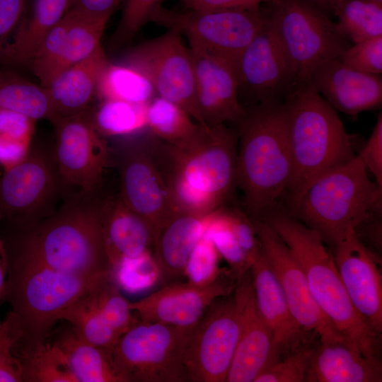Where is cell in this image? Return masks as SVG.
I'll return each instance as SVG.
<instances>
[{
    "label": "cell",
    "mask_w": 382,
    "mask_h": 382,
    "mask_svg": "<svg viewBox=\"0 0 382 382\" xmlns=\"http://www.w3.org/2000/svg\"><path fill=\"white\" fill-rule=\"evenodd\" d=\"M238 132L225 124L199 126L187 141L158 139L149 151L178 212L205 216L224 206L236 187Z\"/></svg>",
    "instance_id": "1"
},
{
    "label": "cell",
    "mask_w": 382,
    "mask_h": 382,
    "mask_svg": "<svg viewBox=\"0 0 382 382\" xmlns=\"http://www.w3.org/2000/svg\"><path fill=\"white\" fill-rule=\"evenodd\" d=\"M100 202L98 191L69 193L52 214L19 231L11 253L69 274L95 279L111 275Z\"/></svg>",
    "instance_id": "2"
},
{
    "label": "cell",
    "mask_w": 382,
    "mask_h": 382,
    "mask_svg": "<svg viewBox=\"0 0 382 382\" xmlns=\"http://www.w3.org/2000/svg\"><path fill=\"white\" fill-rule=\"evenodd\" d=\"M8 270L2 299L12 308L6 323L21 357L41 348L60 313L103 278L61 272L15 253H7Z\"/></svg>",
    "instance_id": "3"
},
{
    "label": "cell",
    "mask_w": 382,
    "mask_h": 382,
    "mask_svg": "<svg viewBox=\"0 0 382 382\" xmlns=\"http://www.w3.org/2000/svg\"><path fill=\"white\" fill-rule=\"evenodd\" d=\"M283 109L291 163L286 192L294 208L316 180L355 155L335 110L308 83L296 84Z\"/></svg>",
    "instance_id": "4"
},
{
    "label": "cell",
    "mask_w": 382,
    "mask_h": 382,
    "mask_svg": "<svg viewBox=\"0 0 382 382\" xmlns=\"http://www.w3.org/2000/svg\"><path fill=\"white\" fill-rule=\"evenodd\" d=\"M238 125L236 187L247 214L260 219L286 192L291 178L283 103L247 108Z\"/></svg>",
    "instance_id": "5"
},
{
    "label": "cell",
    "mask_w": 382,
    "mask_h": 382,
    "mask_svg": "<svg viewBox=\"0 0 382 382\" xmlns=\"http://www.w3.org/2000/svg\"><path fill=\"white\" fill-rule=\"evenodd\" d=\"M261 219L289 248L303 269L314 300L339 332L365 353L377 356L379 335L353 306L334 255L327 249L320 234L285 213L268 212Z\"/></svg>",
    "instance_id": "6"
},
{
    "label": "cell",
    "mask_w": 382,
    "mask_h": 382,
    "mask_svg": "<svg viewBox=\"0 0 382 382\" xmlns=\"http://www.w3.org/2000/svg\"><path fill=\"white\" fill-rule=\"evenodd\" d=\"M381 188L370 180L358 156L325 173L294 207L302 222L335 245L346 234L381 209Z\"/></svg>",
    "instance_id": "7"
},
{
    "label": "cell",
    "mask_w": 382,
    "mask_h": 382,
    "mask_svg": "<svg viewBox=\"0 0 382 382\" xmlns=\"http://www.w3.org/2000/svg\"><path fill=\"white\" fill-rule=\"evenodd\" d=\"M260 8L296 73L308 83L320 63L337 59L353 44L311 0H263Z\"/></svg>",
    "instance_id": "8"
},
{
    "label": "cell",
    "mask_w": 382,
    "mask_h": 382,
    "mask_svg": "<svg viewBox=\"0 0 382 382\" xmlns=\"http://www.w3.org/2000/svg\"><path fill=\"white\" fill-rule=\"evenodd\" d=\"M192 328L137 322L112 352L123 381L188 382L184 357Z\"/></svg>",
    "instance_id": "9"
},
{
    "label": "cell",
    "mask_w": 382,
    "mask_h": 382,
    "mask_svg": "<svg viewBox=\"0 0 382 382\" xmlns=\"http://www.w3.org/2000/svg\"><path fill=\"white\" fill-rule=\"evenodd\" d=\"M66 191L53 149L32 145L23 160L0 174V220L18 231L30 229L57 210Z\"/></svg>",
    "instance_id": "10"
},
{
    "label": "cell",
    "mask_w": 382,
    "mask_h": 382,
    "mask_svg": "<svg viewBox=\"0 0 382 382\" xmlns=\"http://www.w3.org/2000/svg\"><path fill=\"white\" fill-rule=\"evenodd\" d=\"M150 21L186 35L191 47L233 62L265 24L260 4L241 8L188 11L168 10L161 6Z\"/></svg>",
    "instance_id": "11"
},
{
    "label": "cell",
    "mask_w": 382,
    "mask_h": 382,
    "mask_svg": "<svg viewBox=\"0 0 382 382\" xmlns=\"http://www.w3.org/2000/svg\"><path fill=\"white\" fill-rule=\"evenodd\" d=\"M122 62L142 72L158 96L181 107L197 124L208 127L197 102L190 50L180 33L169 30L145 42L131 50Z\"/></svg>",
    "instance_id": "12"
},
{
    "label": "cell",
    "mask_w": 382,
    "mask_h": 382,
    "mask_svg": "<svg viewBox=\"0 0 382 382\" xmlns=\"http://www.w3.org/2000/svg\"><path fill=\"white\" fill-rule=\"evenodd\" d=\"M240 325L233 291L217 299L192 328L184 364L190 382H226Z\"/></svg>",
    "instance_id": "13"
},
{
    "label": "cell",
    "mask_w": 382,
    "mask_h": 382,
    "mask_svg": "<svg viewBox=\"0 0 382 382\" xmlns=\"http://www.w3.org/2000/svg\"><path fill=\"white\" fill-rule=\"evenodd\" d=\"M238 96L245 108L284 103L298 83L294 69L265 21L260 33L234 61Z\"/></svg>",
    "instance_id": "14"
},
{
    "label": "cell",
    "mask_w": 382,
    "mask_h": 382,
    "mask_svg": "<svg viewBox=\"0 0 382 382\" xmlns=\"http://www.w3.org/2000/svg\"><path fill=\"white\" fill-rule=\"evenodd\" d=\"M54 155L67 190L98 191L110 158L108 147L97 131L92 111L62 118L53 123Z\"/></svg>",
    "instance_id": "15"
},
{
    "label": "cell",
    "mask_w": 382,
    "mask_h": 382,
    "mask_svg": "<svg viewBox=\"0 0 382 382\" xmlns=\"http://www.w3.org/2000/svg\"><path fill=\"white\" fill-rule=\"evenodd\" d=\"M252 220L261 250L298 325L320 342L344 338L314 300L303 269L289 248L265 221Z\"/></svg>",
    "instance_id": "16"
},
{
    "label": "cell",
    "mask_w": 382,
    "mask_h": 382,
    "mask_svg": "<svg viewBox=\"0 0 382 382\" xmlns=\"http://www.w3.org/2000/svg\"><path fill=\"white\" fill-rule=\"evenodd\" d=\"M119 195L151 228L153 236L178 210L149 148L130 145L117 156Z\"/></svg>",
    "instance_id": "17"
},
{
    "label": "cell",
    "mask_w": 382,
    "mask_h": 382,
    "mask_svg": "<svg viewBox=\"0 0 382 382\" xmlns=\"http://www.w3.org/2000/svg\"><path fill=\"white\" fill-rule=\"evenodd\" d=\"M234 279L232 271L224 268L209 284H170L137 301H129V307L140 321L192 328L217 299L234 291Z\"/></svg>",
    "instance_id": "18"
},
{
    "label": "cell",
    "mask_w": 382,
    "mask_h": 382,
    "mask_svg": "<svg viewBox=\"0 0 382 382\" xmlns=\"http://www.w3.org/2000/svg\"><path fill=\"white\" fill-rule=\"evenodd\" d=\"M233 294L240 332L226 382H254L280 354L257 307L250 270L236 279Z\"/></svg>",
    "instance_id": "19"
},
{
    "label": "cell",
    "mask_w": 382,
    "mask_h": 382,
    "mask_svg": "<svg viewBox=\"0 0 382 382\" xmlns=\"http://www.w3.org/2000/svg\"><path fill=\"white\" fill-rule=\"evenodd\" d=\"M335 262L348 296L378 335L382 331V278L374 254L354 230L335 245Z\"/></svg>",
    "instance_id": "20"
},
{
    "label": "cell",
    "mask_w": 382,
    "mask_h": 382,
    "mask_svg": "<svg viewBox=\"0 0 382 382\" xmlns=\"http://www.w3.org/2000/svg\"><path fill=\"white\" fill-rule=\"evenodd\" d=\"M189 50L197 102L206 125L213 127L228 122L238 124L246 108L238 98L234 62L197 47H190Z\"/></svg>",
    "instance_id": "21"
},
{
    "label": "cell",
    "mask_w": 382,
    "mask_h": 382,
    "mask_svg": "<svg viewBox=\"0 0 382 382\" xmlns=\"http://www.w3.org/2000/svg\"><path fill=\"white\" fill-rule=\"evenodd\" d=\"M308 83L334 108L348 115L379 109L382 78L354 70L338 59L320 63Z\"/></svg>",
    "instance_id": "22"
},
{
    "label": "cell",
    "mask_w": 382,
    "mask_h": 382,
    "mask_svg": "<svg viewBox=\"0 0 382 382\" xmlns=\"http://www.w3.org/2000/svg\"><path fill=\"white\" fill-rule=\"evenodd\" d=\"M250 271L257 307L273 334L281 358L309 342L308 334L295 320L262 250Z\"/></svg>",
    "instance_id": "23"
},
{
    "label": "cell",
    "mask_w": 382,
    "mask_h": 382,
    "mask_svg": "<svg viewBox=\"0 0 382 382\" xmlns=\"http://www.w3.org/2000/svg\"><path fill=\"white\" fill-rule=\"evenodd\" d=\"M382 366L377 356L365 353L344 337L320 342L311 359L306 382H381Z\"/></svg>",
    "instance_id": "24"
},
{
    "label": "cell",
    "mask_w": 382,
    "mask_h": 382,
    "mask_svg": "<svg viewBox=\"0 0 382 382\" xmlns=\"http://www.w3.org/2000/svg\"><path fill=\"white\" fill-rule=\"evenodd\" d=\"M99 216L112 270L123 259L151 250L153 233L150 226L125 204L118 194L100 198Z\"/></svg>",
    "instance_id": "25"
},
{
    "label": "cell",
    "mask_w": 382,
    "mask_h": 382,
    "mask_svg": "<svg viewBox=\"0 0 382 382\" xmlns=\"http://www.w3.org/2000/svg\"><path fill=\"white\" fill-rule=\"evenodd\" d=\"M108 61L100 45L85 60L59 73L45 87L50 101L52 124L90 109L99 76Z\"/></svg>",
    "instance_id": "26"
},
{
    "label": "cell",
    "mask_w": 382,
    "mask_h": 382,
    "mask_svg": "<svg viewBox=\"0 0 382 382\" xmlns=\"http://www.w3.org/2000/svg\"><path fill=\"white\" fill-rule=\"evenodd\" d=\"M204 216L177 212L153 236V255L166 279L185 275L187 260L204 231Z\"/></svg>",
    "instance_id": "27"
},
{
    "label": "cell",
    "mask_w": 382,
    "mask_h": 382,
    "mask_svg": "<svg viewBox=\"0 0 382 382\" xmlns=\"http://www.w3.org/2000/svg\"><path fill=\"white\" fill-rule=\"evenodd\" d=\"M20 25L4 47L0 63L29 64L47 33L71 8L73 0H31Z\"/></svg>",
    "instance_id": "28"
},
{
    "label": "cell",
    "mask_w": 382,
    "mask_h": 382,
    "mask_svg": "<svg viewBox=\"0 0 382 382\" xmlns=\"http://www.w3.org/2000/svg\"><path fill=\"white\" fill-rule=\"evenodd\" d=\"M53 344L60 350L76 382H124L112 352L80 339L71 328Z\"/></svg>",
    "instance_id": "29"
},
{
    "label": "cell",
    "mask_w": 382,
    "mask_h": 382,
    "mask_svg": "<svg viewBox=\"0 0 382 382\" xmlns=\"http://www.w3.org/2000/svg\"><path fill=\"white\" fill-rule=\"evenodd\" d=\"M156 91L149 79L137 69L125 63L109 61L99 76L96 95L103 100L147 103Z\"/></svg>",
    "instance_id": "30"
},
{
    "label": "cell",
    "mask_w": 382,
    "mask_h": 382,
    "mask_svg": "<svg viewBox=\"0 0 382 382\" xmlns=\"http://www.w3.org/2000/svg\"><path fill=\"white\" fill-rule=\"evenodd\" d=\"M0 108L21 113L35 121L52 120L46 88L8 71H0Z\"/></svg>",
    "instance_id": "31"
},
{
    "label": "cell",
    "mask_w": 382,
    "mask_h": 382,
    "mask_svg": "<svg viewBox=\"0 0 382 382\" xmlns=\"http://www.w3.org/2000/svg\"><path fill=\"white\" fill-rule=\"evenodd\" d=\"M91 290L64 310L59 315V320L69 323L80 339L112 352L121 336L99 313Z\"/></svg>",
    "instance_id": "32"
},
{
    "label": "cell",
    "mask_w": 382,
    "mask_h": 382,
    "mask_svg": "<svg viewBox=\"0 0 382 382\" xmlns=\"http://www.w3.org/2000/svg\"><path fill=\"white\" fill-rule=\"evenodd\" d=\"M200 125L181 107L158 96L146 107V127L163 141L177 144L188 140L198 131Z\"/></svg>",
    "instance_id": "33"
},
{
    "label": "cell",
    "mask_w": 382,
    "mask_h": 382,
    "mask_svg": "<svg viewBox=\"0 0 382 382\" xmlns=\"http://www.w3.org/2000/svg\"><path fill=\"white\" fill-rule=\"evenodd\" d=\"M70 14L58 74L93 54L100 46V39L108 21L86 16L73 8L70 9Z\"/></svg>",
    "instance_id": "34"
},
{
    "label": "cell",
    "mask_w": 382,
    "mask_h": 382,
    "mask_svg": "<svg viewBox=\"0 0 382 382\" xmlns=\"http://www.w3.org/2000/svg\"><path fill=\"white\" fill-rule=\"evenodd\" d=\"M335 16L339 30L352 44L382 35V4L342 0Z\"/></svg>",
    "instance_id": "35"
},
{
    "label": "cell",
    "mask_w": 382,
    "mask_h": 382,
    "mask_svg": "<svg viewBox=\"0 0 382 382\" xmlns=\"http://www.w3.org/2000/svg\"><path fill=\"white\" fill-rule=\"evenodd\" d=\"M147 103L101 100L96 110L92 111L95 127L102 136H123L139 132L146 127Z\"/></svg>",
    "instance_id": "36"
},
{
    "label": "cell",
    "mask_w": 382,
    "mask_h": 382,
    "mask_svg": "<svg viewBox=\"0 0 382 382\" xmlns=\"http://www.w3.org/2000/svg\"><path fill=\"white\" fill-rule=\"evenodd\" d=\"M204 223L202 236L212 242L219 255L231 266L236 279L248 271L253 262L233 232L228 207L222 206L205 215Z\"/></svg>",
    "instance_id": "37"
},
{
    "label": "cell",
    "mask_w": 382,
    "mask_h": 382,
    "mask_svg": "<svg viewBox=\"0 0 382 382\" xmlns=\"http://www.w3.org/2000/svg\"><path fill=\"white\" fill-rule=\"evenodd\" d=\"M23 369L24 381L76 382L60 350L47 342L37 350L17 357Z\"/></svg>",
    "instance_id": "38"
},
{
    "label": "cell",
    "mask_w": 382,
    "mask_h": 382,
    "mask_svg": "<svg viewBox=\"0 0 382 382\" xmlns=\"http://www.w3.org/2000/svg\"><path fill=\"white\" fill-rule=\"evenodd\" d=\"M91 294L100 315L120 336L138 322L112 275L98 284Z\"/></svg>",
    "instance_id": "39"
},
{
    "label": "cell",
    "mask_w": 382,
    "mask_h": 382,
    "mask_svg": "<svg viewBox=\"0 0 382 382\" xmlns=\"http://www.w3.org/2000/svg\"><path fill=\"white\" fill-rule=\"evenodd\" d=\"M70 19L69 10L44 37L29 63L40 85L44 87L47 86L59 72Z\"/></svg>",
    "instance_id": "40"
},
{
    "label": "cell",
    "mask_w": 382,
    "mask_h": 382,
    "mask_svg": "<svg viewBox=\"0 0 382 382\" xmlns=\"http://www.w3.org/2000/svg\"><path fill=\"white\" fill-rule=\"evenodd\" d=\"M112 276L119 288L132 294L151 288L161 277L151 250L135 257L123 259L112 269Z\"/></svg>",
    "instance_id": "41"
},
{
    "label": "cell",
    "mask_w": 382,
    "mask_h": 382,
    "mask_svg": "<svg viewBox=\"0 0 382 382\" xmlns=\"http://www.w3.org/2000/svg\"><path fill=\"white\" fill-rule=\"evenodd\" d=\"M315 347L311 341L302 345L272 364L254 382H306Z\"/></svg>",
    "instance_id": "42"
},
{
    "label": "cell",
    "mask_w": 382,
    "mask_h": 382,
    "mask_svg": "<svg viewBox=\"0 0 382 382\" xmlns=\"http://www.w3.org/2000/svg\"><path fill=\"white\" fill-rule=\"evenodd\" d=\"M219 256L212 242L202 236L193 248L185 266V275L188 282L203 286L215 281L224 270L218 267Z\"/></svg>",
    "instance_id": "43"
},
{
    "label": "cell",
    "mask_w": 382,
    "mask_h": 382,
    "mask_svg": "<svg viewBox=\"0 0 382 382\" xmlns=\"http://www.w3.org/2000/svg\"><path fill=\"white\" fill-rule=\"evenodd\" d=\"M122 17L113 35V44L119 45L130 40L150 21L163 0H123Z\"/></svg>",
    "instance_id": "44"
},
{
    "label": "cell",
    "mask_w": 382,
    "mask_h": 382,
    "mask_svg": "<svg viewBox=\"0 0 382 382\" xmlns=\"http://www.w3.org/2000/svg\"><path fill=\"white\" fill-rule=\"evenodd\" d=\"M337 59L354 70L381 74L382 35L353 44Z\"/></svg>",
    "instance_id": "45"
},
{
    "label": "cell",
    "mask_w": 382,
    "mask_h": 382,
    "mask_svg": "<svg viewBox=\"0 0 382 382\" xmlns=\"http://www.w3.org/2000/svg\"><path fill=\"white\" fill-rule=\"evenodd\" d=\"M31 0H0V57L23 19Z\"/></svg>",
    "instance_id": "46"
},
{
    "label": "cell",
    "mask_w": 382,
    "mask_h": 382,
    "mask_svg": "<svg viewBox=\"0 0 382 382\" xmlns=\"http://www.w3.org/2000/svg\"><path fill=\"white\" fill-rule=\"evenodd\" d=\"M367 170L382 187V115H378L375 126L364 147L357 155Z\"/></svg>",
    "instance_id": "47"
},
{
    "label": "cell",
    "mask_w": 382,
    "mask_h": 382,
    "mask_svg": "<svg viewBox=\"0 0 382 382\" xmlns=\"http://www.w3.org/2000/svg\"><path fill=\"white\" fill-rule=\"evenodd\" d=\"M123 0H73L71 8L94 18L109 19Z\"/></svg>",
    "instance_id": "48"
},
{
    "label": "cell",
    "mask_w": 382,
    "mask_h": 382,
    "mask_svg": "<svg viewBox=\"0 0 382 382\" xmlns=\"http://www.w3.org/2000/svg\"><path fill=\"white\" fill-rule=\"evenodd\" d=\"M263 0H182L193 11H216L252 7L260 5Z\"/></svg>",
    "instance_id": "49"
},
{
    "label": "cell",
    "mask_w": 382,
    "mask_h": 382,
    "mask_svg": "<svg viewBox=\"0 0 382 382\" xmlns=\"http://www.w3.org/2000/svg\"><path fill=\"white\" fill-rule=\"evenodd\" d=\"M23 369L11 349H0V382H22Z\"/></svg>",
    "instance_id": "50"
},
{
    "label": "cell",
    "mask_w": 382,
    "mask_h": 382,
    "mask_svg": "<svg viewBox=\"0 0 382 382\" xmlns=\"http://www.w3.org/2000/svg\"><path fill=\"white\" fill-rule=\"evenodd\" d=\"M8 270V257L5 243L0 237V300L3 297Z\"/></svg>",
    "instance_id": "51"
},
{
    "label": "cell",
    "mask_w": 382,
    "mask_h": 382,
    "mask_svg": "<svg viewBox=\"0 0 382 382\" xmlns=\"http://www.w3.org/2000/svg\"><path fill=\"white\" fill-rule=\"evenodd\" d=\"M319 6L329 17L335 16L337 6L342 0H311Z\"/></svg>",
    "instance_id": "52"
},
{
    "label": "cell",
    "mask_w": 382,
    "mask_h": 382,
    "mask_svg": "<svg viewBox=\"0 0 382 382\" xmlns=\"http://www.w3.org/2000/svg\"><path fill=\"white\" fill-rule=\"evenodd\" d=\"M13 343L6 323L0 321V349H11Z\"/></svg>",
    "instance_id": "53"
},
{
    "label": "cell",
    "mask_w": 382,
    "mask_h": 382,
    "mask_svg": "<svg viewBox=\"0 0 382 382\" xmlns=\"http://www.w3.org/2000/svg\"><path fill=\"white\" fill-rule=\"evenodd\" d=\"M372 1L379 3V4H382V0H372Z\"/></svg>",
    "instance_id": "54"
}]
</instances>
